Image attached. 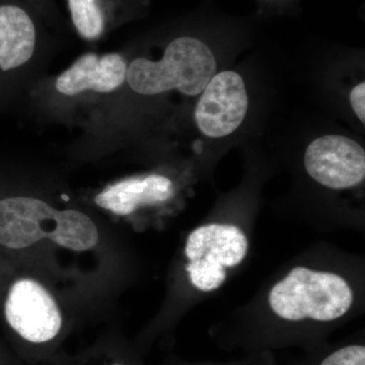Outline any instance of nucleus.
<instances>
[{
    "label": "nucleus",
    "instance_id": "f257e3e1",
    "mask_svg": "<svg viewBox=\"0 0 365 365\" xmlns=\"http://www.w3.org/2000/svg\"><path fill=\"white\" fill-rule=\"evenodd\" d=\"M201 29L184 21L158 38V58L139 46L125 48L128 57L121 95L128 104L143 111H157L174 93L198 97L216 73L215 52Z\"/></svg>",
    "mask_w": 365,
    "mask_h": 365
},
{
    "label": "nucleus",
    "instance_id": "f03ea898",
    "mask_svg": "<svg viewBox=\"0 0 365 365\" xmlns=\"http://www.w3.org/2000/svg\"><path fill=\"white\" fill-rule=\"evenodd\" d=\"M126 50L81 55L66 71L41 78L26 93L33 118L48 124L81 128L103 103L123 86Z\"/></svg>",
    "mask_w": 365,
    "mask_h": 365
},
{
    "label": "nucleus",
    "instance_id": "7ed1b4c3",
    "mask_svg": "<svg viewBox=\"0 0 365 365\" xmlns=\"http://www.w3.org/2000/svg\"><path fill=\"white\" fill-rule=\"evenodd\" d=\"M354 290L339 274L295 267L268 295L271 313L281 327L271 346L304 343L306 329L331 325L344 318L354 304Z\"/></svg>",
    "mask_w": 365,
    "mask_h": 365
},
{
    "label": "nucleus",
    "instance_id": "20e7f679",
    "mask_svg": "<svg viewBox=\"0 0 365 365\" xmlns=\"http://www.w3.org/2000/svg\"><path fill=\"white\" fill-rule=\"evenodd\" d=\"M42 239L73 251L93 248L98 241L93 220L76 209L60 210L34 196H14L0 200V244L20 250Z\"/></svg>",
    "mask_w": 365,
    "mask_h": 365
},
{
    "label": "nucleus",
    "instance_id": "39448f33",
    "mask_svg": "<svg viewBox=\"0 0 365 365\" xmlns=\"http://www.w3.org/2000/svg\"><path fill=\"white\" fill-rule=\"evenodd\" d=\"M57 40L28 1L0 0V78L26 93L47 74Z\"/></svg>",
    "mask_w": 365,
    "mask_h": 365
},
{
    "label": "nucleus",
    "instance_id": "423d86ee",
    "mask_svg": "<svg viewBox=\"0 0 365 365\" xmlns=\"http://www.w3.org/2000/svg\"><path fill=\"white\" fill-rule=\"evenodd\" d=\"M248 250V237L235 225L208 223L197 227L185 247L192 285L203 292L217 290L225 283L227 269L240 265Z\"/></svg>",
    "mask_w": 365,
    "mask_h": 365
},
{
    "label": "nucleus",
    "instance_id": "0eeeda50",
    "mask_svg": "<svg viewBox=\"0 0 365 365\" xmlns=\"http://www.w3.org/2000/svg\"><path fill=\"white\" fill-rule=\"evenodd\" d=\"M249 111L245 79L234 71L217 72L198 96L194 108L197 130L211 139L225 138L244 123Z\"/></svg>",
    "mask_w": 365,
    "mask_h": 365
},
{
    "label": "nucleus",
    "instance_id": "6e6552de",
    "mask_svg": "<svg viewBox=\"0 0 365 365\" xmlns=\"http://www.w3.org/2000/svg\"><path fill=\"white\" fill-rule=\"evenodd\" d=\"M9 325L29 344H50L62 330V316L51 294L37 281H16L6 302Z\"/></svg>",
    "mask_w": 365,
    "mask_h": 365
},
{
    "label": "nucleus",
    "instance_id": "1a4fd4ad",
    "mask_svg": "<svg viewBox=\"0 0 365 365\" xmlns=\"http://www.w3.org/2000/svg\"><path fill=\"white\" fill-rule=\"evenodd\" d=\"M307 175L332 190L351 189L365 178L364 146L350 137L330 134L317 137L304 155Z\"/></svg>",
    "mask_w": 365,
    "mask_h": 365
},
{
    "label": "nucleus",
    "instance_id": "9d476101",
    "mask_svg": "<svg viewBox=\"0 0 365 365\" xmlns=\"http://www.w3.org/2000/svg\"><path fill=\"white\" fill-rule=\"evenodd\" d=\"M69 23L85 42H101L113 31L148 16L150 0H66Z\"/></svg>",
    "mask_w": 365,
    "mask_h": 365
},
{
    "label": "nucleus",
    "instance_id": "9b49d317",
    "mask_svg": "<svg viewBox=\"0 0 365 365\" xmlns=\"http://www.w3.org/2000/svg\"><path fill=\"white\" fill-rule=\"evenodd\" d=\"M175 184L162 174L126 178L109 185L95 197L98 207L126 216L138 209L160 205L175 195Z\"/></svg>",
    "mask_w": 365,
    "mask_h": 365
},
{
    "label": "nucleus",
    "instance_id": "f8f14e48",
    "mask_svg": "<svg viewBox=\"0 0 365 365\" xmlns=\"http://www.w3.org/2000/svg\"><path fill=\"white\" fill-rule=\"evenodd\" d=\"M302 365H365V346L361 342L346 343Z\"/></svg>",
    "mask_w": 365,
    "mask_h": 365
},
{
    "label": "nucleus",
    "instance_id": "ddd939ff",
    "mask_svg": "<svg viewBox=\"0 0 365 365\" xmlns=\"http://www.w3.org/2000/svg\"><path fill=\"white\" fill-rule=\"evenodd\" d=\"M40 14L46 25L57 36L66 35V21L60 13L55 0H26Z\"/></svg>",
    "mask_w": 365,
    "mask_h": 365
},
{
    "label": "nucleus",
    "instance_id": "4468645a",
    "mask_svg": "<svg viewBox=\"0 0 365 365\" xmlns=\"http://www.w3.org/2000/svg\"><path fill=\"white\" fill-rule=\"evenodd\" d=\"M350 106L357 119L365 124V83H357L352 88L349 95Z\"/></svg>",
    "mask_w": 365,
    "mask_h": 365
},
{
    "label": "nucleus",
    "instance_id": "2eb2a0df",
    "mask_svg": "<svg viewBox=\"0 0 365 365\" xmlns=\"http://www.w3.org/2000/svg\"><path fill=\"white\" fill-rule=\"evenodd\" d=\"M195 365H275L268 355L262 354L260 356L254 357V359L244 360V361L234 362V364H203Z\"/></svg>",
    "mask_w": 365,
    "mask_h": 365
},
{
    "label": "nucleus",
    "instance_id": "dca6fc26",
    "mask_svg": "<svg viewBox=\"0 0 365 365\" xmlns=\"http://www.w3.org/2000/svg\"><path fill=\"white\" fill-rule=\"evenodd\" d=\"M258 1H260L264 6H268V9H272V11H285L295 4L297 0H258Z\"/></svg>",
    "mask_w": 365,
    "mask_h": 365
},
{
    "label": "nucleus",
    "instance_id": "f3484780",
    "mask_svg": "<svg viewBox=\"0 0 365 365\" xmlns=\"http://www.w3.org/2000/svg\"><path fill=\"white\" fill-rule=\"evenodd\" d=\"M107 365H132V364H127V362H125V361H114V362H111V364H109Z\"/></svg>",
    "mask_w": 365,
    "mask_h": 365
}]
</instances>
